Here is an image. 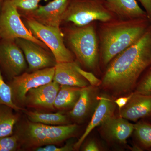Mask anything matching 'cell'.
I'll list each match as a JSON object with an SVG mask.
<instances>
[{"label":"cell","instance_id":"1","mask_svg":"<svg viewBox=\"0 0 151 151\" xmlns=\"http://www.w3.org/2000/svg\"><path fill=\"white\" fill-rule=\"evenodd\" d=\"M151 65V24L139 40L111 61L102 79L101 89L114 99L134 92L138 80Z\"/></svg>","mask_w":151,"mask_h":151},{"label":"cell","instance_id":"2","mask_svg":"<svg viewBox=\"0 0 151 151\" xmlns=\"http://www.w3.org/2000/svg\"><path fill=\"white\" fill-rule=\"evenodd\" d=\"M151 24L148 18L97 22L100 68L106 69L114 58L137 42Z\"/></svg>","mask_w":151,"mask_h":151},{"label":"cell","instance_id":"3","mask_svg":"<svg viewBox=\"0 0 151 151\" xmlns=\"http://www.w3.org/2000/svg\"><path fill=\"white\" fill-rule=\"evenodd\" d=\"M97 24L94 22L83 26L73 25L65 31L69 49L78 63L97 74L101 71Z\"/></svg>","mask_w":151,"mask_h":151},{"label":"cell","instance_id":"4","mask_svg":"<svg viewBox=\"0 0 151 151\" xmlns=\"http://www.w3.org/2000/svg\"><path fill=\"white\" fill-rule=\"evenodd\" d=\"M78 129L76 124L52 126L28 122L16 134L19 142L33 150L47 145L59 144L71 138Z\"/></svg>","mask_w":151,"mask_h":151},{"label":"cell","instance_id":"5","mask_svg":"<svg viewBox=\"0 0 151 151\" xmlns=\"http://www.w3.org/2000/svg\"><path fill=\"white\" fill-rule=\"evenodd\" d=\"M116 18L105 5V0H70L62 22L81 27L92 22H106Z\"/></svg>","mask_w":151,"mask_h":151},{"label":"cell","instance_id":"6","mask_svg":"<svg viewBox=\"0 0 151 151\" xmlns=\"http://www.w3.org/2000/svg\"><path fill=\"white\" fill-rule=\"evenodd\" d=\"M16 7L10 0H4L0 9V35L1 38L16 40L24 39L31 41L44 49H49L42 41L33 35L25 26Z\"/></svg>","mask_w":151,"mask_h":151},{"label":"cell","instance_id":"7","mask_svg":"<svg viewBox=\"0 0 151 151\" xmlns=\"http://www.w3.org/2000/svg\"><path fill=\"white\" fill-rule=\"evenodd\" d=\"M26 22L33 35L42 41L50 50L56 63L75 61V55L65 45L60 29L47 26L29 18L27 19Z\"/></svg>","mask_w":151,"mask_h":151},{"label":"cell","instance_id":"8","mask_svg":"<svg viewBox=\"0 0 151 151\" xmlns=\"http://www.w3.org/2000/svg\"><path fill=\"white\" fill-rule=\"evenodd\" d=\"M55 66L30 73H23L12 79L9 84L11 87L14 103L22 108L21 106H24L26 96L29 90L53 81Z\"/></svg>","mask_w":151,"mask_h":151},{"label":"cell","instance_id":"9","mask_svg":"<svg viewBox=\"0 0 151 151\" xmlns=\"http://www.w3.org/2000/svg\"><path fill=\"white\" fill-rule=\"evenodd\" d=\"M0 67L12 79L26 69L27 65L23 52L15 40L0 39Z\"/></svg>","mask_w":151,"mask_h":151},{"label":"cell","instance_id":"10","mask_svg":"<svg viewBox=\"0 0 151 151\" xmlns=\"http://www.w3.org/2000/svg\"><path fill=\"white\" fill-rule=\"evenodd\" d=\"M15 41L24 55L30 72L54 67L56 65L53 54L37 44L22 38L16 39Z\"/></svg>","mask_w":151,"mask_h":151},{"label":"cell","instance_id":"11","mask_svg":"<svg viewBox=\"0 0 151 151\" xmlns=\"http://www.w3.org/2000/svg\"><path fill=\"white\" fill-rule=\"evenodd\" d=\"M134 124L115 115L107 119L100 126V132L105 141L111 144L125 145L134 132Z\"/></svg>","mask_w":151,"mask_h":151},{"label":"cell","instance_id":"12","mask_svg":"<svg viewBox=\"0 0 151 151\" xmlns=\"http://www.w3.org/2000/svg\"><path fill=\"white\" fill-rule=\"evenodd\" d=\"M70 0H53L46 5L38 6L35 10L26 13L27 18L50 27L60 29L63 18Z\"/></svg>","mask_w":151,"mask_h":151},{"label":"cell","instance_id":"13","mask_svg":"<svg viewBox=\"0 0 151 151\" xmlns=\"http://www.w3.org/2000/svg\"><path fill=\"white\" fill-rule=\"evenodd\" d=\"M60 85L55 81L31 89L26 96L24 106L29 108L55 110L54 103Z\"/></svg>","mask_w":151,"mask_h":151},{"label":"cell","instance_id":"14","mask_svg":"<svg viewBox=\"0 0 151 151\" xmlns=\"http://www.w3.org/2000/svg\"><path fill=\"white\" fill-rule=\"evenodd\" d=\"M98 87L89 85L81 88L78 101L69 111V117L76 122L80 123L93 114L99 102Z\"/></svg>","mask_w":151,"mask_h":151},{"label":"cell","instance_id":"15","mask_svg":"<svg viewBox=\"0 0 151 151\" xmlns=\"http://www.w3.org/2000/svg\"><path fill=\"white\" fill-rule=\"evenodd\" d=\"M113 99L107 94L99 95V102L92 114L90 122L83 134L73 145L74 150H78L80 148L92 130L100 126L107 119L114 115L117 105Z\"/></svg>","mask_w":151,"mask_h":151},{"label":"cell","instance_id":"16","mask_svg":"<svg viewBox=\"0 0 151 151\" xmlns=\"http://www.w3.org/2000/svg\"><path fill=\"white\" fill-rule=\"evenodd\" d=\"M119 116L134 122L141 119L151 118V95L133 92L129 102L119 110Z\"/></svg>","mask_w":151,"mask_h":151},{"label":"cell","instance_id":"17","mask_svg":"<svg viewBox=\"0 0 151 151\" xmlns=\"http://www.w3.org/2000/svg\"><path fill=\"white\" fill-rule=\"evenodd\" d=\"M77 60L73 62L57 63L53 81L60 85L77 86L83 88L90 85L88 81L78 72Z\"/></svg>","mask_w":151,"mask_h":151},{"label":"cell","instance_id":"18","mask_svg":"<svg viewBox=\"0 0 151 151\" xmlns=\"http://www.w3.org/2000/svg\"><path fill=\"white\" fill-rule=\"evenodd\" d=\"M105 5L118 18H147V15L136 0H105Z\"/></svg>","mask_w":151,"mask_h":151},{"label":"cell","instance_id":"19","mask_svg":"<svg viewBox=\"0 0 151 151\" xmlns=\"http://www.w3.org/2000/svg\"><path fill=\"white\" fill-rule=\"evenodd\" d=\"M81 88L60 85L54 103L55 109L60 111L72 110L78 101Z\"/></svg>","mask_w":151,"mask_h":151},{"label":"cell","instance_id":"20","mask_svg":"<svg viewBox=\"0 0 151 151\" xmlns=\"http://www.w3.org/2000/svg\"><path fill=\"white\" fill-rule=\"evenodd\" d=\"M30 122L45 125L58 126L68 124L67 116L61 112L45 113L37 111H29L25 112Z\"/></svg>","mask_w":151,"mask_h":151},{"label":"cell","instance_id":"21","mask_svg":"<svg viewBox=\"0 0 151 151\" xmlns=\"http://www.w3.org/2000/svg\"><path fill=\"white\" fill-rule=\"evenodd\" d=\"M14 110L7 105H0V137L12 135L14 127L19 119Z\"/></svg>","mask_w":151,"mask_h":151},{"label":"cell","instance_id":"22","mask_svg":"<svg viewBox=\"0 0 151 151\" xmlns=\"http://www.w3.org/2000/svg\"><path fill=\"white\" fill-rule=\"evenodd\" d=\"M133 133L140 150L151 149V123L144 119L134 124Z\"/></svg>","mask_w":151,"mask_h":151},{"label":"cell","instance_id":"23","mask_svg":"<svg viewBox=\"0 0 151 151\" xmlns=\"http://www.w3.org/2000/svg\"><path fill=\"white\" fill-rule=\"evenodd\" d=\"M7 105L15 111H25L24 108L17 106L14 103L10 86L4 80L0 69V105Z\"/></svg>","mask_w":151,"mask_h":151},{"label":"cell","instance_id":"24","mask_svg":"<svg viewBox=\"0 0 151 151\" xmlns=\"http://www.w3.org/2000/svg\"><path fill=\"white\" fill-rule=\"evenodd\" d=\"M134 92L144 95H151V65L140 77Z\"/></svg>","mask_w":151,"mask_h":151},{"label":"cell","instance_id":"25","mask_svg":"<svg viewBox=\"0 0 151 151\" xmlns=\"http://www.w3.org/2000/svg\"><path fill=\"white\" fill-rule=\"evenodd\" d=\"M19 141L16 135L0 137V151L17 150Z\"/></svg>","mask_w":151,"mask_h":151},{"label":"cell","instance_id":"26","mask_svg":"<svg viewBox=\"0 0 151 151\" xmlns=\"http://www.w3.org/2000/svg\"><path fill=\"white\" fill-rule=\"evenodd\" d=\"M18 9L22 10L26 13L35 10L41 0H10Z\"/></svg>","mask_w":151,"mask_h":151},{"label":"cell","instance_id":"27","mask_svg":"<svg viewBox=\"0 0 151 151\" xmlns=\"http://www.w3.org/2000/svg\"><path fill=\"white\" fill-rule=\"evenodd\" d=\"M76 69L85 79L88 81L90 85L99 87L102 84V80L97 78V76L91 71H87L83 70L80 66V64L76 66Z\"/></svg>","mask_w":151,"mask_h":151},{"label":"cell","instance_id":"28","mask_svg":"<svg viewBox=\"0 0 151 151\" xmlns=\"http://www.w3.org/2000/svg\"><path fill=\"white\" fill-rule=\"evenodd\" d=\"M37 151H71L74 150L73 145L68 143L62 147H57L54 145H47L34 149Z\"/></svg>","mask_w":151,"mask_h":151},{"label":"cell","instance_id":"29","mask_svg":"<svg viewBox=\"0 0 151 151\" xmlns=\"http://www.w3.org/2000/svg\"><path fill=\"white\" fill-rule=\"evenodd\" d=\"M102 148L100 145L94 139H90L85 144L83 147L84 151H99L102 150Z\"/></svg>","mask_w":151,"mask_h":151},{"label":"cell","instance_id":"30","mask_svg":"<svg viewBox=\"0 0 151 151\" xmlns=\"http://www.w3.org/2000/svg\"><path fill=\"white\" fill-rule=\"evenodd\" d=\"M133 94V92H132L131 94L128 95L117 97L115 100H114V102L116 103L117 106H118L119 110H121L126 105L127 103L129 102L130 98L132 97Z\"/></svg>","mask_w":151,"mask_h":151},{"label":"cell","instance_id":"31","mask_svg":"<svg viewBox=\"0 0 151 151\" xmlns=\"http://www.w3.org/2000/svg\"><path fill=\"white\" fill-rule=\"evenodd\" d=\"M145 9L148 18L151 22V0H138Z\"/></svg>","mask_w":151,"mask_h":151},{"label":"cell","instance_id":"32","mask_svg":"<svg viewBox=\"0 0 151 151\" xmlns=\"http://www.w3.org/2000/svg\"><path fill=\"white\" fill-rule=\"evenodd\" d=\"M3 1H4V0H0V9H1V6Z\"/></svg>","mask_w":151,"mask_h":151},{"label":"cell","instance_id":"33","mask_svg":"<svg viewBox=\"0 0 151 151\" xmlns=\"http://www.w3.org/2000/svg\"><path fill=\"white\" fill-rule=\"evenodd\" d=\"M1 39V35H0V39Z\"/></svg>","mask_w":151,"mask_h":151}]
</instances>
